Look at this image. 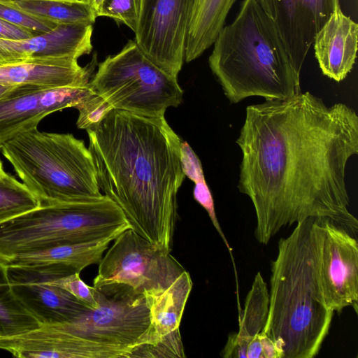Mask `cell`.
<instances>
[{"instance_id":"1","label":"cell","mask_w":358,"mask_h":358,"mask_svg":"<svg viewBox=\"0 0 358 358\" xmlns=\"http://www.w3.org/2000/svg\"><path fill=\"white\" fill-rule=\"evenodd\" d=\"M243 157L238 188L251 200L255 236L266 245L285 227L328 217L354 234L345 169L358 153V116L309 92L248 106L236 140Z\"/></svg>"},{"instance_id":"2","label":"cell","mask_w":358,"mask_h":358,"mask_svg":"<svg viewBox=\"0 0 358 358\" xmlns=\"http://www.w3.org/2000/svg\"><path fill=\"white\" fill-rule=\"evenodd\" d=\"M100 188L137 234L169 252L185 175L182 140L164 117L113 109L87 129Z\"/></svg>"},{"instance_id":"3","label":"cell","mask_w":358,"mask_h":358,"mask_svg":"<svg viewBox=\"0 0 358 358\" xmlns=\"http://www.w3.org/2000/svg\"><path fill=\"white\" fill-rule=\"evenodd\" d=\"M319 234V218L308 217L278 243L262 331L274 342L280 358L314 357L331 326L334 311L325 303L321 285Z\"/></svg>"},{"instance_id":"4","label":"cell","mask_w":358,"mask_h":358,"mask_svg":"<svg viewBox=\"0 0 358 358\" xmlns=\"http://www.w3.org/2000/svg\"><path fill=\"white\" fill-rule=\"evenodd\" d=\"M208 59L226 97L285 99L301 92L295 69L274 18L256 0H243L238 15L219 32Z\"/></svg>"},{"instance_id":"5","label":"cell","mask_w":358,"mask_h":358,"mask_svg":"<svg viewBox=\"0 0 358 358\" xmlns=\"http://www.w3.org/2000/svg\"><path fill=\"white\" fill-rule=\"evenodd\" d=\"M1 153L41 205L101 199L93 156L71 134L24 132L4 143Z\"/></svg>"},{"instance_id":"6","label":"cell","mask_w":358,"mask_h":358,"mask_svg":"<svg viewBox=\"0 0 358 358\" xmlns=\"http://www.w3.org/2000/svg\"><path fill=\"white\" fill-rule=\"evenodd\" d=\"M131 229L118 206L106 196L41 206L0 224V260L71 243L115 238Z\"/></svg>"},{"instance_id":"7","label":"cell","mask_w":358,"mask_h":358,"mask_svg":"<svg viewBox=\"0 0 358 358\" xmlns=\"http://www.w3.org/2000/svg\"><path fill=\"white\" fill-rule=\"evenodd\" d=\"M90 86L113 109L146 117H164L169 107L182 101L178 78L150 61L134 41L99 64Z\"/></svg>"},{"instance_id":"8","label":"cell","mask_w":358,"mask_h":358,"mask_svg":"<svg viewBox=\"0 0 358 358\" xmlns=\"http://www.w3.org/2000/svg\"><path fill=\"white\" fill-rule=\"evenodd\" d=\"M94 292L96 308L71 321L53 324L91 343L117 350L124 357L149 343L151 322L145 295L122 284L94 288Z\"/></svg>"},{"instance_id":"9","label":"cell","mask_w":358,"mask_h":358,"mask_svg":"<svg viewBox=\"0 0 358 358\" xmlns=\"http://www.w3.org/2000/svg\"><path fill=\"white\" fill-rule=\"evenodd\" d=\"M113 241L99 262L94 288L122 284L148 297L164 292L185 271L171 252L132 229L124 231Z\"/></svg>"},{"instance_id":"10","label":"cell","mask_w":358,"mask_h":358,"mask_svg":"<svg viewBox=\"0 0 358 358\" xmlns=\"http://www.w3.org/2000/svg\"><path fill=\"white\" fill-rule=\"evenodd\" d=\"M194 0H141L135 42L155 64L178 78Z\"/></svg>"},{"instance_id":"11","label":"cell","mask_w":358,"mask_h":358,"mask_svg":"<svg viewBox=\"0 0 358 358\" xmlns=\"http://www.w3.org/2000/svg\"><path fill=\"white\" fill-rule=\"evenodd\" d=\"M319 264L327 307L341 313L352 306L357 313L358 243L353 233L328 217H319Z\"/></svg>"},{"instance_id":"12","label":"cell","mask_w":358,"mask_h":358,"mask_svg":"<svg viewBox=\"0 0 358 358\" xmlns=\"http://www.w3.org/2000/svg\"><path fill=\"white\" fill-rule=\"evenodd\" d=\"M6 264L13 293L41 324L69 322L91 309L52 282L62 273Z\"/></svg>"},{"instance_id":"13","label":"cell","mask_w":358,"mask_h":358,"mask_svg":"<svg viewBox=\"0 0 358 358\" xmlns=\"http://www.w3.org/2000/svg\"><path fill=\"white\" fill-rule=\"evenodd\" d=\"M92 90L87 87H36L0 99V150L18 135L37 128L43 118L74 107Z\"/></svg>"},{"instance_id":"14","label":"cell","mask_w":358,"mask_h":358,"mask_svg":"<svg viewBox=\"0 0 358 358\" xmlns=\"http://www.w3.org/2000/svg\"><path fill=\"white\" fill-rule=\"evenodd\" d=\"M0 348L25 358H120L115 349L91 343L54 324H43L23 334L0 337Z\"/></svg>"},{"instance_id":"15","label":"cell","mask_w":358,"mask_h":358,"mask_svg":"<svg viewBox=\"0 0 358 358\" xmlns=\"http://www.w3.org/2000/svg\"><path fill=\"white\" fill-rule=\"evenodd\" d=\"M275 20L289 57L301 73L314 38L340 0H274Z\"/></svg>"},{"instance_id":"16","label":"cell","mask_w":358,"mask_h":358,"mask_svg":"<svg viewBox=\"0 0 358 358\" xmlns=\"http://www.w3.org/2000/svg\"><path fill=\"white\" fill-rule=\"evenodd\" d=\"M92 25L86 23L58 24L43 34L22 40L0 38V66L29 59L73 57L92 50Z\"/></svg>"},{"instance_id":"17","label":"cell","mask_w":358,"mask_h":358,"mask_svg":"<svg viewBox=\"0 0 358 358\" xmlns=\"http://www.w3.org/2000/svg\"><path fill=\"white\" fill-rule=\"evenodd\" d=\"M358 25L336 10L316 34L315 55L322 73L336 82L344 80L353 69L357 58Z\"/></svg>"},{"instance_id":"18","label":"cell","mask_w":358,"mask_h":358,"mask_svg":"<svg viewBox=\"0 0 358 358\" xmlns=\"http://www.w3.org/2000/svg\"><path fill=\"white\" fill-rule=\"evenodd\" d=\"M91 70L81 67L73 57L32 59L0 66V83L41 88L87 87Z\"/></svg>"},{"instance_id":"19","label":"cell","mask_w":358,"mask_h":358,"mask_svg":"<svg viewBox=\"0 0 358 358\" xmlns=\"http://www.w3.org/2000/svg\"><path fill=\"white\" fill-rule=\"evenodd\" d=\"M113 238L57 245L41 250L17 255L5 263L52 270L65 275L80 273L87 266L99 263Z\"/></svg>"},{"instance_id":"20","label":"cell","mask_w":358,"mask_h":358,"mask_svg":"<svg viewBox=\"0 0 358 358\" xmlns=\"http://www.w3.org/2000/svg\"><path fill=\"white\" fill-rule=\"evenodd\" d=\"M192 285L191 277L185 270L164 292L146 297L151 322L147 345H156L179 329Z\"/></svg>"},{"instance_id":"21","label":"cell","mask_w":358,"mask_h":358,"mask_svg":"<svg viewBox=\"0 0 358 358\" xmlns=\"http://www.w3.org/2000/svg\"><path fill=\"white\" fill-rule=\"evenodd\" d=\"M236 1L194 0L185 42V62L197 59L213 44Z\"/></svg>"},{"instance_id":"22","label":"cell","mask_w":358,"mask_h":358,"mask_svg":"<svg viewBox=\"0 0 358 358\" xmlns=\"http://www.w3.org/2000/svg\"><path fill=\"white\" fill-rule=\"evenodd\" d=\"M37 18L57 24H93L98 17L85 0H0Z\"/></svg>"},{"instance_id":"23","label":"cell","mask_w":358,"mask_h":358,"mask_svg":"<svg viewBox=\"0 0 358 358\" xmlns=\"http://www.w3.org/2000/svg\"><path fill=\"white\" fill-rule=\"evenodd\" d=\"M268 310L269 292L261 273L258 272L246 296L238 331L231 334L234 341L246 350L250 341L262 331Z\"/></svg>"},{"instance_id":"24","label":"cell","mask_w":358,"mask_h":358,"mask_svg":"<svg viewBox=\"0 0 358 358\" xmlns=\"http://www.w3.org/2000/svg\"><path fill=\"white\" fill-rule=\"evenodd\" d=\"M41 325L13 293L8 276L7 264L0 260V337L19 335Z\"/></svg>"},{"instance_id":"25","label":"cell","mask_w":358,"mask_h":358,"mask_svg":"<svg viewBox=\"0 0 358 358\" xmlns=\"http://www.w3.org/2000/svg\"><path fill=\"white\" fill-rule=\"evenodd\" d=\"M41 206L22 182L6 171L0 174V224Z\"/></svg>"},{"instance_id":"26","label":"cell","mask_w":358,"mask_h":358,"mask_svg":"<svg viewBox=\"0 0 358 358\" xmlns=\"http://www.w3.org/2000/svg\"><path fill=\"white\" fill-rule=\"evenodd\" d=\"M79 115L76 122L79 129H89L96 126L113 109L112 106L93 90L76 106Z\"/></svg>"},{"instance_id":"27","label":"cell","mask_w":358,"mask_h":358,"mask_svg":"<svg viewBox=\"0 0 358 358\" xmlns=\"http://www.w3.org/2000/svg\"><path fill=\"white\" fill-rule=\"evenodd\" d=\"M141 0H104L99 17L105 16L121 22L135 32Z\"/></svg>"},{"instance_id":"28","label":"cell","mask_w":358,"mask_h":358,"mask_svg":"<svg viewBox=\"0 0 358 358\" xmlns=\"http://www.w3.org/2000/svg\"><path fill=\"white\" fill-rule=\"evenodd\" d=\"M0 18L24 28L34 35L48 32L58 24L32 16L22 10L0 1Z\"/></svg>"},{"instance_id":"29","label":"cell","mask_w":358,"mask_h":358,"mask_svg":"<svg viewBox=\"0 0 358 358\" xmlns=\"http://www.w3.org/2000/svg\"><path fill=\"white\" fill-rule=\"evenodd\" d=\"M185 357L179 329L156 345H143L134 350L129 357Z\"/></svg>"},{"instance_id":"30","label":"cell","mask_w":358,"mask_h":358,"mask_svg":"<svg viewBox=\"0 0 358 358\" xmlns=\"http://www.w3.org/2000/svg\"><path fill=\"white\" fill-rule=\"evenodd\" d=\"M52 282L69 292L90 308L94 309L98 306L94 287L85 284L81 280L80 273L56 277Z\"/></svg>"},{"instance_id":"31","label":"cell","mask_w":358,"mask_h":358,"mask_svg":"<svg viewBox=\"0 0 358 358\" xmlns=\"http://www.w3.org/2000/svg\"><path fill=\"white\" fill-rule=\"evenodd\" d=\"M193 196L194 199L206 210L208 216L215 227V229L222 238L227 248L231 254V249L227 241L224 233L220 227V223L216 216L215 210V205L211 192L206 184V180L195 183L193 190Z\"/></svg>"},{"instance_id":"32","label":"cell","mask_w":358,"mask_h":358,"mask_svg":"<svg viewBox=\"0 0 358 358\" xmlns=\"http://www.w3.org/2000/svg\"><path fill=\"white\" fill-rule=\"evenodd\" d=\"M180 159L185 176H187L194 183L205 180L201 162L186 141H182L180 143Z\"/></svg>"},{"instance_id":"33","label":"cell","mask_w":358,"mask_h":358,"mask_svg":"<svg viewBox=\"0 0 358 358\" xmlns=\"http://www.w3.org/2000/svg\"><path fill=\"white\" fill-rule=\"evenodd\" d=\"M34 36L36 35L24 28L14 25L0 18V38L22 40Z\"/></svg>"},{"instance_id":"34","label":"cell","mask_w":358,"mask_h":358,"mask_svg":"<svg viewBox=\"0 0 358 358\" xmlns=\"http://www.w3.org/2000/svg\"><path fill=\"white\" fill-rule=\"evenodd\" d=\"M261 343L264 358H280L276 346L273 341L263 331L258 334Z\"/></svg>"},{"instance_id":"35","label":"cell","mask_w":358,"mask_h":358,"mask_svg":"<svg viewBox=\"0 0 358 358\" xmlns=\"http://www.w3.org/2000/svg\"><path fill=\"white\" fill-rule=\"evenodd\" d=\"M38 87L0 83V99L29 91Z\"/></svg>"},{"instance_id":"36","label":"cell","mask_w":358,"mask_h":358,"mask_svg":"<svg viewBox=\"0 0 358 358\" xmlns=\"http://www.w3.org/2000/svg\"><path fill=\"white\" fill-rule=\"evenodd\" d=\"M246 358H264L258 334L250 341L247 349Z\"/></svg>"},{"instance_id":"37","label":"cell","mask_w":358,"mask_h":358,"mask_svg":"<svg viewBox=\"0 0 358 358\" xmlns=\"http://www.w3.org/2000/svg\"><path fill=\"white\" fill-rule=\"evenodd\" d=\"M256 1L266 13L275 20V10L274 0H256Z\"/></svg>"},{"instance_id":"38","label":"cell","mask_w":358,"mask_h":358,"mask_svg":"<svg viewBox=\"0 0 358 358\" xmlns=\"http://www.w3.org/2000/svg\"><path fill=\"white\" fill-rule=\"evenodd\" d=\"M85 1L95 10L97 16L99 17V11H100L101 5L104 0H85Z\"/></svg>"},{"instance_id":"39","label":"cell","mask_w":358,"mask_h":358,"mask_svg":"<svg viewBox=\"0 0 358 358\" xmlns=\"http://www.w3.org/2000/svg\"><path fill=\"white\" fill-rule=\"evenodd\" d=\"M4 171H5L3 167V163H2L1 160L0 159V173H3Z\"/></svg>"}]
</instances>
